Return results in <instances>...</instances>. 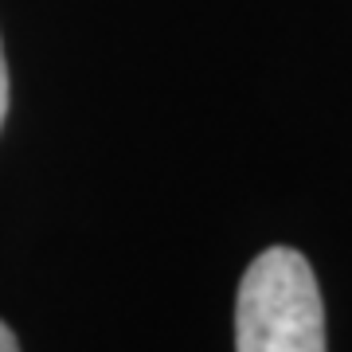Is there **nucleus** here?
Instances as JSON below:
<instances>
[{
	"mask_svg": "<svg viewBox=\"0 0 352 352\" xmlns=\"http://www.w3.org/2000/svg\"><path fill=\"white\" fill-rule=\"evenodd\" d=\"M0 352H20V340H16V333L4 321H0Z\"/></svg>",
	"mask_w": 352,
	"mask_h": 352,
	"instance_id": "nucleus-3",
	"label": "nucleus"
},
{
	"mask_svg": "<svg viewBox=\"0 0 352 352\" xmlns=\"http://www.w3.org/2000/svg\"><path fill=\"white\" fill-rule=\"evenodd\" d=\"M235 352H325V309L314 266L270 247L247 266L235 302Z\"/></svg>",
	"mask_w": 352,
	"mask_h": 352,
	"instance_id": "nucleus-1",
	"label": "nucleus"
},
{
	"mask_svg": "<svg viewBox=\"0 0 352 352\" xmlns=\"http://www.w3.org/2000/svg\"><path fill=\"white\" fill-rule=\"evenodd\" d=\"M8 118V63H4V47H0V126Z\"/></svg>",
	"mask_w": 352,
	"mask_h": 352,
	"instance_id": "nucleus-2",
	"label": "nucleus"
}]
</instances>
